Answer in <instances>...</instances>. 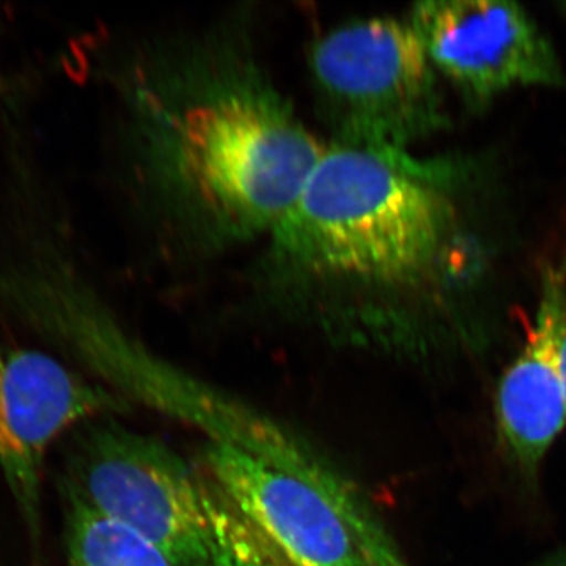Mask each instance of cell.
<instances>
[{
    "label": "cell",
    "mask_w": 566,
    "mask_h": 566,
    "mask_svg": "<svg viewBox=\"0 0 566 566\" xmlns=\"http://www.w3.org/2000/svg\"><path fill=\"white\" fill-rule=\"evenodd\" d=\"M125 88L142 189L166 233L191 252L266 238L326 148L237 20L164 40Z\"/></svg>",
    "instance_id": "1"
},
{
    "label": "cell",
    "mask_w": 566,
    "mask_h": 566,
    "mask_svg": "<svg viewBox=\"0 0 566 566\" xmlns=\"http://www.w3.org/2000/svg\"><path fill=\"white\" fill-rule=\"evenodd\" d=\"M125 403L48 354L0 349V474L33 543H40L41 476L52 442L73 424L123 411Z\"/></svg>",
    "instance_id": "8"
},
{
    "label": "cell",
    "mask_w": 566,
    "mask_h": 566,
    "mask_svg": "<svg viewBox=\"0 0 566 566\" xmlns=\"http://www.w3.org/2000/svg\"><path fill=\"white\" fill-rule=\"evenodd\" d=\"M538 566H566V553L554 554L545 558Z\"/></svg>",
    "instance_id": "12"
},
{
    "label": "cell",
    "mask_w": 566,
    "mask_h": 566,
    "mask_svg": "<svg viewBox=\"0 0 566 566\" xmlns=\"http://www.w3.org/2000/svg\"><path fill=\"white\" fill-rule=\"evenodd\" d=\"M70 566H174L147 538L70 499Z\"/></svg>",
    "instance_id": "10"
},
{
    "label": "cell",
    "mask_w": 566,
    "mask_h": 566,
    "mask_svg": "<svg viewBox=\"0 0 566 566\" xmlns=\"http://www.w3.org/2000/svg\"><path fill=\"white\" fill-rule=\"evenodd\" d=\"M560 368H562V379H564L565 405H566V316H565V322H564V329H562V337H560Z\"/></svg>",
    "instance_id": "11"
},
{
    "label": "cell",
    "mask_w": 566,
    "mask_h": 566,
    "mask_svg": "<svg viewBox=\"0 0 566 566\" xmlns=\"http://www.w3.org/2000/svg\"><path fill=\"white\" fill-rule=\"evenodd\" d=\"M70 499L147 538L174 566H214L196 469L172 447L117 423L84 436Z\"/></svg>",
    "instance_id": "6"
},
{
    "label": "cell",
    "mask_w": 566,
    "mask_h": 566,
    "mask_svg": "<svg viewBox=\"0 0 566 566\" xmlns=\"http://www.w3.org/2000/svg\"><path fill=\"white\" fill-rule=\"evenodd\" d=\"M408 21L434 70L471 102L515 87L564 85L553 44L520 3L428 0L412 7Z\"/></svg>",
    "instance_id": "7"
},
{
    "label": "cell",
    "mask_w": 566,
    "mask_h": 566,
    "mask_svg": "<svg viewBox=\"0 0 566 566\" xmlns=\"http://www.w3.org/2000/svg\"><path fill=\"white\" fill-rule=\"evenodd\" d=\"M88 367L137 403L202 431L207 441L233 447L314 488L345 517L375 566H409L359 479L303 431L169 363L118 322L93 338Z\"/></svg>",
    "instance_id": "3"
},
{
    "label": "cell",
    "mask_w": 566,
    "mask_h": 566,
    "mask_svg": "<svg viewBox=\"0 0 566 566\" xmlns=\"http://www.w3.org/2000/svg\"><path fill=\"white\" fill-rule=\"evenodd\" d=\"M446 164L331 144L273 232L255 289L264 311L338 349L427 359L424 296L452 230Z\"/></svg>",
    "instance_id": "2"
},
{
    "label": "cell",
    "mask_w": 566,
    "mask_h": 566,
    "mask_svg": "<svg viewBox=\"0 0 566 566\" xmlns=\"http://www.w3.org/2000/svg\"><path fill=\"white\" fill-rule=\"evenodd\" d=\"M566 277L547 268L526 340L506 368L494 416L506 455L523 474L535 475L566 424L560 337L566 316Z\"/></svg>",
    "instance_id": "9"
},
{
    "label": "cell",
    "mask_w": 566,
    "mask_h": 566,
    "mask_svg": "<svg viewBox=\"0 0 566 566\" xmlns=\"http://www.w3.org/2000/svg\"><path fill=\"white\" fill-rule=\"evenodd\" d=\"M193 469L214 566H375L338 510L296 476L214 441Z\"/></svg>",
    "instance_id": "5"
},
{
    "label": "cell",
    "mask_w": 566,
    "mask_h": 566,
    "mask_svg": "<svg viewBox=\"0 0 566 566\" xmlns=\"http://www.w3.org/2000/svg\"><path fill=\"white\" fill-rule=\"evenodd\" d=\"M562 9H564L565 14H566V3H564V6H562Z\"/></svg>",
    "instance_id": "13"
},
{
    "label": "cell",
    "mask_w": 566,
    "mask_h": 566,
    "mask_svg": "<svg viewBox=\"0 0 566 566\" xmlns=\"http://www.w3.org/2000/svg\"><path fill=\"white\" fill-rule=\"evenodd\" d=\"M308 73L331 144L409 151L447 126L438 71L408 18L331 29L308 52Z\"/></svg>",
    "instance_id": "4"
}]
</instances>
